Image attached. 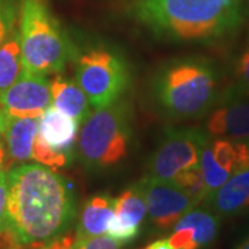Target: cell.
I'll return each instance as SVG.
<instances>
[{
  "instance_id": "24",
  "label": "cell",
  "mask_w": 249,
  "mask_h": 249,
  "mask_svg": "<svg viewBox=\"0 0 249 249\" xmlns=\"http://www.w3.org/2000/svg\"><path fill=\"white\" fill-rule=\"evenodd\" d=\"M122 244L109 235H97L88 238H76L73 249H121Z\"/></svg>"
},
{
  "instance_id": "6",
  "label": "cell",
  "mask_w": 249,
  "mask_h": 249,
  "mask_svg": "<svg viewBox=\"0 0 249 249\" xmlns=\"http://www.w3.org/2000/svg\"><path fill=\"white\" fill-rule=\"evenodd\" d=\"M75 78L90 106L101 108L118 101L129 83L124 60L106 47H94L80 54L75 65Z\"/></svg>"
},
{
  "instance_id": "9",
  "label": "cell",
  "mask_w": 249,
  "mask_h": 249,
  "mask_svg": "<svg viewBox=\"0 0 249 249\" xmlns=\"http://www.w3.org/2000/svg\"><path fill=\"white\" fill-rule=\"evenodd\" d=\"M199 168L204 173L209 196L232 175L248 169L249 142L227 137H217L212 142H208L199 157Z\"/></svg>"
},
{
  "instance_id": "27",
  "label": "cell",
  "mask_w": 249,
  "mask_h": 249,
  "mask_svg": "<svg viewBox=\"0 0 249 249\" xmlns=\"http://www.w3.org/2000/svg\"><path fill=\"white\" fill-rule=\"evenodd\" d=\"M4 122H6V112L0 107V142L3 139V130H4Z\"/></svg>"
},
{
  "instance_id": "11",
  "label": "cell",
  "mask_w": 249,
  "mask_h": 249,
  "mask_svg": "<svg viewBox=\"0 0 249 249\" xmlns=\"http://www.w3.org/2000/svg\"><path fill=\"white\" fill-rule=\"evenodd\" d=\"M52 89L47 76L22 71L9 89L0 94V107L11 116L40 118L52 107Z\"/></svg>"
},
{
  "instance_id": "15",
  "label": "cell",
  "mask_w": 249,
  "mask_h": 249,
  "mask_svg": "<svg viewBox=\"0 0 249 249\" xmlns=\"http://www.w3.org/2000/svg\"><path fill=\"white\" fill-rule=\"evenodd\" d=\"M206 133L216 137L249 139V101H232L214 109L206 121Z\"/></svg>"
},
{
  "instance_id": "25",
  "label": "cell",
  "mask_w": 249,
  "mask_h": 249,
  "mask_svg": "<svg viewBox=\"0 0 249 249\" xmlns=\"http://www.w3.org/2000/svg\"><path fill=\"white\" fill-rule=\"evenodd\" d=\"M237 73L240 78L241 86L249 91V49L241 55L238 67H237Z\"/></svg>"
},
{
  "instance_id": "17",
  "label": "cell",
  "mask_w": 249,
  "mask_h": 249,
  "mask_svg": "<svg viewBox=\"0 0 249 249\" xmlns=\"http://www.w3.org/2000/svg\"><path fill=\"white\" fill-rule=\"evenodd\" d=\"M52 89V106L62 114L71 116L78 122H83L90 114V103L85 91L76 80L57 75L50 82Z\"/></svg>"
},
{
  "instance_id": "3",
  "label": "cell",
  "mask_w": 249,
  "mask_h": 249,
  "mask_svg": "<svg viewBox=\"0 0 249 249\" xmlns=\"http://www.w3.org/2000/svg\"><path fill=\"white\" fill-rule=\"evenodd\" d=\"M217 78L204 60L187 58L163 67L154 82L160 107L178 119L204 115L216 101Z\"/></svg>"
},
{
  "instance_id": "29",
  "label": "cell",
  "mask_w": 249,
  "mask_h": 249,
  "mask_svg": "<svg viewBox=\"0 0 249 249\" xmlns=\"http://www.w3.org/2000/svg\"><path fill=\"white\" fill-rule=\"evenodd\" d=\"M237 249H249V237L244 242H241Z\"/></svg>"
},
{
  "instance_id": "10",
  "label": "cell",
  "mask_w": 249,
  "mask_h": 249,
  "mask_svg": "<svg viewBox=\"0 0 249 249\" xmlns=\"http://www.w3.org/2000/svg\"><path fill=\"white\" fill-rule=\"evenodd\" d=\"M140 183L147 201V213L158 230L173 227L180 217L196 206L194 199L172 180L145 176Z\"/></svg>"
},
{
  "instance_id": "28",
  "label": "cell",
  "mask_w": 249,
  "mask_h": 249,
  "mask_svg": "<svg viewBox=\"0 0 249 249\" xmlns=\"http://www.w3.org/2000/svg\"><path fill=\"white\" fill-rule=\"evenodd\" d=\"M4 157H6V151H4V148H3V145L0 142V169H1V165L4 162Z\"/></svg>"
},
{
  "instance_id": "16",
  "label": "cell",
  "mask_w": 249,
  "mask_h": 249,
  "mask_svg": "<svg viewBox=\"0 0 249 249\" xmlns=\"http://www.w3.org/2000/svg\"><path fill=\"white\" fill-rule=\"evenodd\" d=\"M39 127V118H21L6 114L3 140L10 160H32V147Z\"/></svg>"
},
{
  "instance_id": "19",
  "label": "cell",
  "mask_w": 249,
  "mask_h": 249,
  "mask_svg": "<svg viewBox=\"0 0 249 249\" xmlns=\"http://www.w3.org/2000/svg\"><path fill=\"white\" fill-rule=\"evenodd\" d=\"M24 71L18 25L0 47V94L7 90Z\"/></svg>"
},
{
  "instance_id": "14",
  "label": "cell",
  "mask_w": 249,
  "mask_h": 249,
  "mask_svg": "<svg viewBox=\"0 0 249 249\" xmlns=\"http://www.w3.org/2000/svg\"><path fill=\"white\" fill-rule=\"evenodd\" d=\"M219 217H231L249 208V168L232 175L204 201Z\"/></svg>"
},
{
  "instance_id": "22",
  "label": "cell",
  "mask_w": 249,
  "mask_h": 249,
  "mask_svg": "<svg viewBox=\"0 0 249 249\" xmlns=\"http://www.w3.org/2000/svg\"><path fill=\"white\" fill-rule=\"evenodd\" d=\"M75 241H76V234L68 230L67 232H64L55 238H52V240L18 245L13 249H73Z\"/></svg>"
},
{
  "instance_id": "20",
  "label": "cell",
  "mask_w": 249,
  "mask_h": 249,
  "mask_svg": "<svg viewBox=\"0 0 249 249\" xmlns=\"http://www.w3.org/2000/svg\"><path fill=\"white\" fill-rule=\"evenodd\" d=\"M172 181L178 184L183 191H186L187 194L194 199L196 205L204 202L208 196V188L205 184L204 173L199 168V163L178 173L172 178Z\"/></svg>"
},
{
  "instance_id": "12",
  "label": "cell",
  "mask_w": 249,
  "mask_h": 249,
  "mask_svg": "<svg viewBox=\"0 0 249 249\" xmlns=\"http://www.w3.org/2000/svg\"><path fill=\"white\" fill-rule=\"evenodd\" d=\"M220 217L206 208H193L173 226L168 238L173 249H205L217 237Z\"/></svg>"
},
{
  "instance_id": "4",
  "label": "cell",
  "mask_w": 249,
  "mask_h": 249,
  "mask_svg": "<svg viewBox=\"0 0 249 249\" xmlns=\"http://www.w3.org/2000/svg\"><path fill=\"white\" fill-rule=\"evenodd\" d=\"M18 31L24 71L49 76L67 67L71 45L46 0H21Z\"/></svg>"
},
{
  "instance_id": "7",
  "label": "cell",
  "mask_w": 249,
  "mask_h": 249,
  "mask_svg": "<svg viewBox=\"0 0 249 249\" xmlns=\"http://www.w3.org/2000/svg\"><path fill=\"white\" fill-rule=\"evenodd\" d=\"M209 134L196 127L169 129L148 162L147 176L172 180L178 173L199 163Z\"/></svg>"
},
{
  "instance_id": "18",
  "label": "cell",
  "mask_w": 249,
  "mask_h": 249,
  "mask_svg": "<svg viewBox=\"0 0 249 249\" xmlns=\"http://www.w3.org/2000/svg\"><path fill=\"white\" fill-rule=\"evenodd\" d=\"M115 198L100 194L90 198L85 204L76 226V238H88L107 234L109 220L114 216Z\"/></svg>"
},
{
  "instance_id": "26",
  "label": "cell",
  "mask_w": 249,
  "mask_h": 249,
  "mask_svg": "<svg viewBox=\"0 0 249 249\" xmlns=\"http://www.w3.org/2000/svg\"><path fill=\"white\" fill-rule=\"evenodd\" d=\"M142 249H173V248H172V245H170V242L168 238H160V240L154 241V242H151V244H148V245L142 247Z\"/></svg>"
},
{
  "instance_id": "5",
  "label": "cell",
  "mask_w": 249,
  "mask_h": 249,
  "mask_svg": "<svg viewBox=\"0 0 249 249\" xmlns=\"http://www.w3.org/2000/svg\"><path fill=\"white\" fill-rule=\"evenodd\" d=\"M130 109L126 101L96 108L82 122L78 139L80 160L89 168H109L129 152Z\"/></svg>"
},
{
  "instance_id": "2",
  "label": "cell",
  "mask_w": 249,
  "mask_h": 249,
  "mask_svg": "<svg viewBox=\"0 0 249 249\" xmlns=\"http://www.w3.org/2000/svg\"><path fill=\"white\" fill-rule=\"evenodd\" d=\"M134 18L157 36L175 42H208L244 21V0H137Z\"/></svg>"
},
{
  "instance_id": "1",
  "label": "cell",
  "mask_w": 249,
  "mask_h": 249,
  "mask_svg": "<svg viewBox=\"0 0 249 249\" xmlns=\"http://www.w3.org/2000/svg\"><path fill=\"white\" fill-rule=\"evenodd\" d=\"M9 232L16 245L55 238L70 230L76 199L67 178L40 163L7 170Z\"/></svg>"
},
{
  "instance_id": "21",
  "label": "cell",
  "mask_w": 249,
  "mask_h": 249,
  "mask_svg": "<svg viewBox=\"0 0 249 249\" xmlns=\"http://www.w3.org/2000/svg\"><path fill=\"white\" fill-rule=\"evenodd\" d=\"M21 0H0V47L18 25Z\"/></svg>"
},
{
  "instance_id": "13",
  "label": "cell",
  "mask_w": 249,
  "mask_h": 249,
  "mask_svg": "<svg viewBox=\"0 0 249 249\" xmlns=\"http://www.w3.org/2000/svg\"><path fill=\"white\" fill-rule=\"evenodd\" d=\"M145 214L147 201L142 183L139 181L115 198L114 216L108 224L107 235L118 241L119 244L133 241L140 232Z\"/></svg>"
},
{
  "instance_id": "23",
  "label": "cell",
  "mask_w": 249,
  "mask_h": 249,
  "mask_svg": "<svg viewBox=\"0 0 249 249\" xmlns=\"http://www.w3.org/2000/svg\"><path fill=\"white\" fill-rule=\"evenodd\" d=\"M7 198H9V175L6 169H0V238L4 235L11 237V234L9 232V219H7Z\"/></svg>"
},
{
  "instance_id": "8",
  "label": "cell",
  "mask_w": 249,
  "mask_h": 249,
  "mask_svg": "<svg viewBox=\"0 0 249 249\" xmlns=\"http://www.w3.org/2000/svg\"><path fill=\"white\" fill-rule=\"evenodd\" d=\"M79 122L53 106L39 118V127L32 147V160L50 169L70 163L76 142Z\"/></svg>"
}]
</instances>
